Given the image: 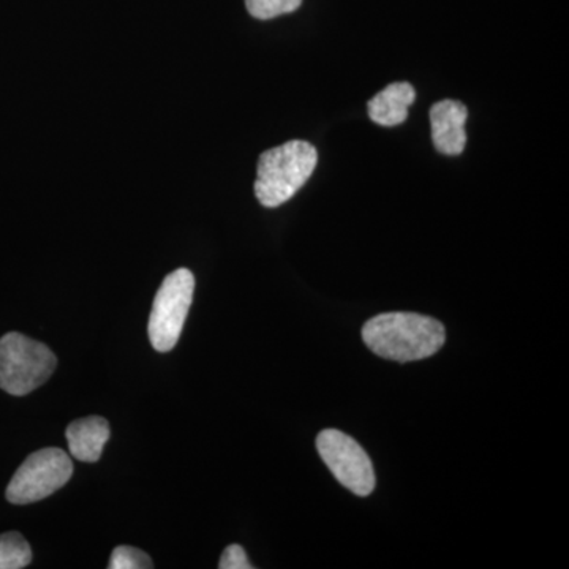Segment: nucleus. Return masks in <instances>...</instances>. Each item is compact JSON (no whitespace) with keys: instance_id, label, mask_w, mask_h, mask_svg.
I'll return each instance as SVG.
<instances>
[{"instance_id":"1","label":"nucleus","mask_w":569,"mask_h":569,"mask_svg":"<svg viewBox=\"0 0 569 569\" xmlns=\"http://www.w3.org/2000/svg\"><path fill=\"white\" fill-rule=\"evenodd\" d=\"M362 340L372 353L389 361H421L440 351L447 340V331L436 318L389 312L367 321L362 328Z\"/></svg>"},{"instance_id":"2","label":"nucleus","mask_w":569,"mask_h":569,"mask_svg":"<svg viewBox=\"0 0 569 569\" xmlns=\"http://www.w3.org/2000/svg\"><path fill=\"white\" fill-rule=\"evenodd\" d=\"M316 146L302 140L284 142L261 153L254 194L264 208H279L290 201L316 171Z\"/></svg>"},{"instance_id":"3","label":"nucleus","mask_w":569,"mask_h":569,"mask_svg":"<svg viewBox=\"0 0 569 569\" xmlns=\"http://www.w3.org/2000/svg\"><path fill=\"white\" fill-rule=\"evenodd\" d=\"M58 359L37 340L20 332H9L0 339V389L11 396H26L47 383Z\"/></svg>"},{"instance_id":"4","label":"nucleus","mask_w":569,"mask_h":569,"mask_svg":"<svg viewBox=\"0 0 569 569\" xmlns=\"http://www.w3.org/2000/svg\"><path fill=\"white\" fill-rule=\"evenodd\" d=\"M194 277L189 269H176L164 277L153 299L148 332L152 347L160 353L173 350L193 301Z\"/></svg>"},{"instance_id":"5","label":"nucleus","mask_w":569,"mask_h":569,"mask_svg":"<svg viewBox=\"0 0 569 569\" xmlns=\"http://www.w3.org/2000/svg\"><path fill=\"white\" fill-rule=\"evenodd\" d=\"M71 475L73 462L63 449H40L29 456L11 478L7 500L13 505L36 503L63 488Z\"/></svg>"},{"instance_id":"6","label":"nucleus","mask_w":569,"mask_h":569,"mask_svg":"<svg viewBox=\"0 0 569 569\" xmlns=\"http://www.w3.org/2000/svg\"><path fill=\"white\" fill-rule=\"evenodd\" d=\"M318 455L337 481L355 496L367 497L376 489L372 460L355 438L336 429H326L317 437Z\"/></svg>"},{"instance_id":"7","label":"nucleus","mask_w":569,"mask_h":569,"mask_svg":"<svg viewBox=\"0 0 569 569\" xmlns=\"http://www.w3.org/2000/svg\"><path fill=\"white\" fill-rule=\"evenodd\" d=\"M433 146L445 156H460L466 149L468 110L462 102L441 100L430 108Z\"/></svg>"},{"instance_id":"8","label":"nucleus","mask_w":569,"mask_h":569,"mask_svg":"<svg viewBox=\"0 0 569 569\" xmlns=\"http://www.w3.org/2000/svg\"><path fill=\"white\" fill-rule=\"evenodd\" d=\"M110 425L104 418L77 419L67 427L66 432L71 456L81 462H97L102 458L104 445L110 440Z\"/></svg>"},{"instance_id":"9","label":"nucleus","mask_w":569,"mask_h":569,"mask_svg":"<svg viewBox=\"0 0 569 569\" xmlns=\"http://www.w3.org/2000/svg\"><path fill=\"white\" fill-rule=\"evenodd\" d=\"M417 99L413 86L410 82H392L383 91L378 92L369 104V118L381 127H396L406 122L408 108Z\"/></svg>"},{"instance_id":"10","label":"nucleus","mask_w":569,"mask_h":569,"mask_svg":"<svg viewBox=\"0 0 569 569\" xmlns=\"http://www.w3.org/2000/svg\"><path fill=\"white\" fill-rule=\"evenodd\" d=\"M32 561V550L18 531L0 535V569H21Z\"/></svg>"},{"instance_id":"11","label":"nucleus","mask_w":569,"mask_h":569,"mask_svg":"<svg viewBox=\"0 0 569 569\" xmlns=\"http://www.w3.org/2000/svg\"><path fill=\"white\" fill-rule=\"evenodd\" d=\"M302 0H246L247 10L257 20H272L282 14L293 13Z\"/></svg>"},{"instance_id":"12","label":"nucleus","mask_w":569,"mask_h":569,"mask_svg":"<svg viewBox=\"0 0 569 569\" xmlns=\"http://www.w3.org/2000/svg\"><path fill=\"white\" fill-rule=\"evenodd\" d=\"M153 567L151 557L148 553L130 546H119L112 550L110 569H151Z\"/></svg>"},{"instance_id":"13","label":"nucleus","mask_w":569,"mask_h":569,"mask_svg":"<svg viewBox=\"0 0 569 569\" xmlns=\"http://www.w3.org/2000/svg\"><path fill=\"white\" fill-rule=\"evenodd\" d=\"M220 569H252L246 550L239 545H231L224 549L219 563Z\"/></svg>"}]
</instances>
